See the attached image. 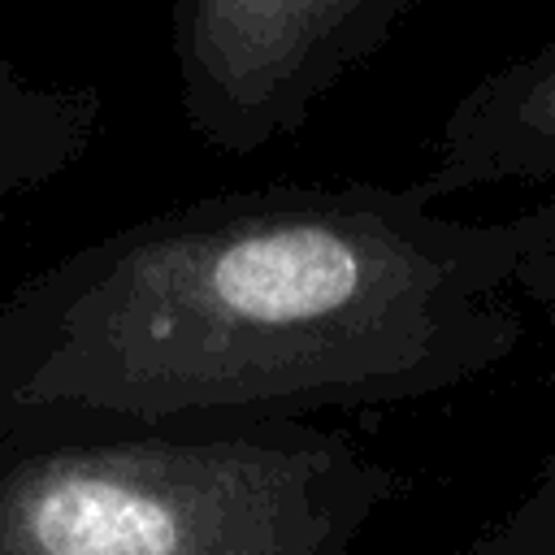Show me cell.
Masks as SVG:
<instances>
[{"label":"cell","mask_w":555,"mask_h":555,"mask_svg":"<svg viewBox=\"0 0 555 555\" xmlns=\"http://www.w3.org/2000/svg\"><path fill=\"white\" fill-rule=\"evenodd\" d=\"M421 186L464 195L555 178V35L481 74L442 117Z\"/></svg>","instance_id":"4"},{"label":"cell","mask_w":555,"mask_h":555,"mask_svg":"<svg viewBox=\"0 0 555 555\" xmlns=\"http://www.w3.org/2000/svg\"><path fill=\"white\" fill-rule=\"evenodd\" d=\"M408 477L312 421L152 425L0 481V555H351Z\"/></svg>","instance_id":"2"},{"label":"cell","mask_w":555,"mask_h":555,"mask_svg":"<svg viewBox=\"0 0 555 555\" xmlns=\"http://www.w3.org/2000/svg\"><path fill=\"white\" fill-rule=\"evenodd\" d=\"M412 0H178L182 108L221 152L295 134L395 35Z\"/></svg>","instance_id":"3"},{"label":"cell","mask_w":555,"mask_h":555,"mask_svg":"<svg viewBox=\"0 0 555 555\" xmlns=\"http://www.w3.org/2000/svg\"><path fill=\"white\" fill-rule=\"evenodd\" d=\"M455 555H555V542H520V538H507V533L490 529Z\"/></svg>","instance_id":"6"},{"label":"cell","mask_w":555,"mask_h":555,"mask_svg":"<svg viewBox=\"0 0 555 555\" xmlns=\"http://www.w3.org/2000/svg\"><path fill=\"white\" fill-rule=\"evenodd\" d=\"M516 247V217H447L421 182L199 199L78 269L13 395L121 429L421 403L525 338Z\"/></svg>","instance_id":"1"},{"label":"cell","mask_w":555,"mask_h":555,"mask_svg":"<svg viewBox=\"0 0 555 555\" xmlns=\"http://www.w3.org/2000/svg\"><path fill=\"white\" fill-rule=\"evenodd\" d=\"M516 264H512V295L533 304L551 334V390H555V195L533 204L516 217ZM520 542H555V442L542 455L529 490L512 503V512L494 525Z\"/></svg>","instance_id":"5"}]
</instances>
